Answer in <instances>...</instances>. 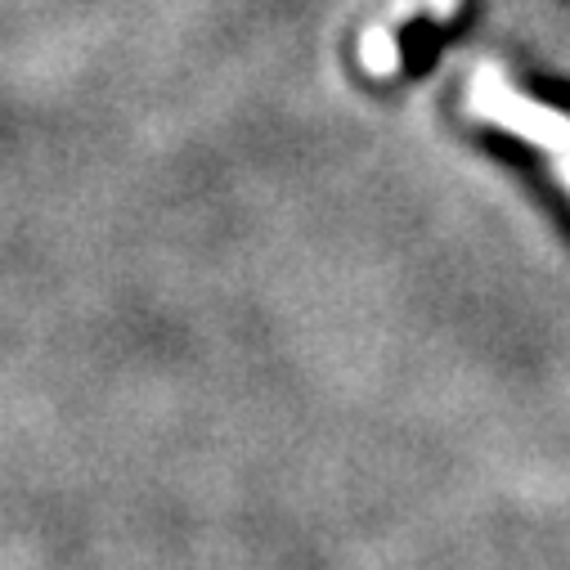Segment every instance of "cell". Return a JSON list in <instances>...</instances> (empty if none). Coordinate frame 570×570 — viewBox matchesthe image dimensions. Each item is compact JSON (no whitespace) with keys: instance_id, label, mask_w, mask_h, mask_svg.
<instances>
[{"instance_id":"cell-1","label":"cell","mask_w":570,"mask_h":570,"mask_svg":"<svg viewBox=\"0 0 570 570\" xmlns=\"http://www.w3.org/2000/svg\"><path fill=\"white\" fill-rule=\"evenodd\" d=\"M472 112H481V117L499 121L503 130H517V135L534 139V145H539L543 154H552V158H557V176H561V180H566V189H570V121H566L561 112L539 108V104H530V99L512 95V90H508L490 68L472 81Z\"/></svg>"}]
</instances>
